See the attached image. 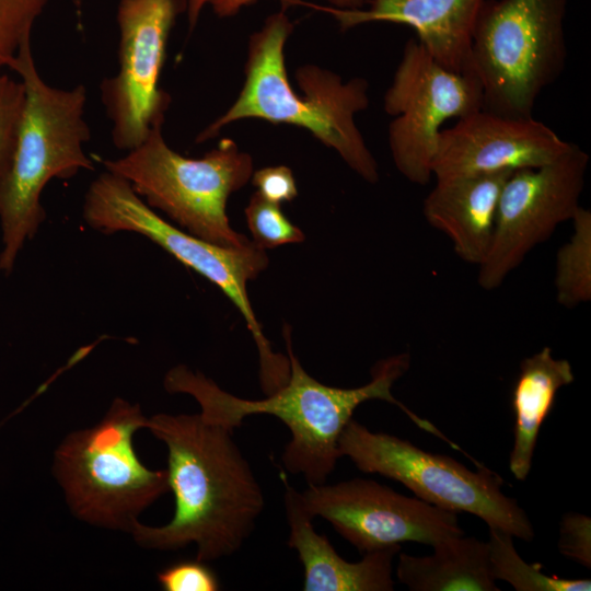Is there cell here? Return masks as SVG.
Listing matches in <instances>:
<instances>
[{
  "mask_svg": "<svg viewBox=\"0 0 591 591\" xmlns=\"http://www.w3.org/2000/svg\"><path fill=\"white\" fill-rule=\"evenodd\" d=\"M429 556L399 551L396 578L412 591H499L488 543L460 535L432 546Z\"/></svg>",
  "mask_w": 591,
  "mask_h": 591,
  "instance_id": "obj_19",
  "label": "cell"
},
{
  "mask_svg": "<svg viewBox=\"0 0 591 591\" xmlns=\"http://www.w3.org/2000/svg\"><path fill=\"white\" fill-rule=\"evenodd\" d=\"M24 101L22 81L0 74V189L12 161Z\"/></svg>",
  "mask_w": 591,
  "mask_h": 591,
  "instance_id": "obj_24",
  "label": "cell"
},
{
  "mask_svg": "<svg viewBox=\"0 0 591 591\" xmlns=\"http://www.w3.org/2000/svg\"><path fill=\"white\" fill-rule=\"evenodd\" d=\"M257 0H208L213 13L220 18L233 16L244 7H247ZM328 7L336 9H360L364 7L368 0H324Z\"/></svg>",
  "mask_w": 591,
  "mask_h": 591,
  "instance_id": "obj_28",
  "label": "cell"
},
{
  "mask_svg": "<svg viewBox=\"0 0 591 591\" xmlns=\"http://www.w3.org/2000/svg\"><path fill=\"white\" fill-rule=\"evenodd\" d=\"M165 591H217L220 581L215 570L206 561L181 560L162 569L157 575Z\"/></svg>",
  "mask_w": 591,
  "mask_h": 591,
  "instance_id": "obj_25",
  "label": "cell"
},
{
  "mask_svg": "<svg viewBox=\"0 0 591 591\" xmlns=\"http://www.w3.org/2000/svg\"><path fill=\"white\" fill-rule=\"evenodd\" d=\"M589 154L570 142L549 163L512 172L501 189L494 236L478 266V285L498 288L525 256L580 207Z\"/></svg>",
  "mask_w": 591,
  "mask_h": 591,
  "instance_id": "obj_12",
  "label": "cell"
},
{
  "mask_svg": "<svg viewBox=\"0 0 591 591\" xmlns=\"http://www.w3.org/2000/svg\"><path fill=\"white\" fill-rule=\"evenodd\" d=\"M290 374L288 381L265 398L246 399L222 390L201 372L184 364L171 368L163 380L171 393L193 396L200 415L208 422L230 431L239 428L251 415H271L290 430L281 461L288 473L301 475L308 485H320L335 470L340 457L339 437L359 405L382 399L401 408L420 429L445 440L447 437L429 420L422 419L397 401L392 386L410 366L407 352L379 360L371 369L369 383L354 389L329 386L312 378L301 366L285 325Z\"/></svg>",
  "mask_w": 591,
  "mask_h": 591,
  "instance_id": "obj_2",
  "label": "cell"
},
{
  "mask_svg": "<svg viewBox=\"0 0 591 591\" xmlns=\"http://www.w3.org/2000/svg\"><path fill=\"white\" fill-rule=\"evenodd\" d=\"M187 0H119L118 71L101 84V100L112 121V140L132 150L152 127L163 125L170 95L159 88L170 33Z\"/></svg>",
  "mask_w": 591,
  "mask_h": 591,
  "instance_id": "obj_11",
  "label": "cell"
},
{
  "mask_svg": "<svg viewBox=\"0 0 591 591\" xmlns=\"http://www.w3.org/2000/svg\"><path fill=\"white\" fill-rule=\"evenodd\" d=\"M332 15L341 31L372 22L412 27L432 58L454 72L471 71L474 27L485 0H368L367 8L345 10L303 0H282Z\"/></svg>",
  "mask_w": 591,
  "mask_h": 591,
  "instance_id": "obj_15",
  "label": "cell"
},
{
  "mask_svg": "<svg viewBox=\"0 0 591 591\" xmlns=\"http://www.w3.org/2000/svg\"><path fill=\"white\" fill-rule=\"evenodd\" d=\"M208 0H187V20L188 30L192 32L199 20L201 10L207 4Z\"/></svg>",
  "mask_w": 591,
  "mask_h": 591,
  "instance_id": "obj_29",
  "label": "cell"
},
{
  "mask_svg": "<svg viewBox=\"0 0 591 591\" xmlns=\"http://www.w3.org/2000/svg\"><path fill=\"white\" fill-rule=\"evenodd\" d=\"M513 536L505 531L489 528V561L495 580L510 583L517 591H589L588 579H565L548 576L540 567L529 565L518 554Z\"/></svg>",
  "mask_w": 591,
  "mask_h": 591,
  "instance_id": "obj_21",
  "label": "cell"
},
{
  "mask_svg": "<svg viewBox=\"0 0 591 591\" xmlns=\"http://www.w3.org/2000/svg\"><path fill=\"white\" fill-rule=\"evenodd\" d=\"M245 216L253 242L264 250L301 243L305 239L303 232L283 215L279 204L265 199L257 192L251 196Z\"/></svg>",
  "mask_w": 591,
  "mask_h": 591,
  "instance_id": "obj_22",
  "label": "cell"
},
{
  "mask_svg": "<svg viewBox=\"0 0 591 591\" xmlns=\"http://www.w3.org/2000/svg\"><path fill=\"white\" fill-rule=\"evenodd\" d=\"M252 183L265 199L281 204L293 200L298 195L292 171L285 166H268L252 174Z\"/></svg>",
  "mask_w": 591,
  "mask_h": 591,
  "instance_id": "obj_27",
  "label": "cell"
},
{
  "mask_svg": "<svg viewBox=\"0 0 591 591\" xmlns=\"http://www.w3.org/2000/svg\"><path fill=\"white\" fill-rule=\"evenodd\" d=\"M573 233L557 252L556 297L571 309L591 299V212L579 207L571 219Z\"/></svg>",
  "mask_w": 591,
  "mask_h": 591,
  "instance_id": "obj_20",
  "label": "cell"
},
{
  "mask_svg": "<svg viewBox=\"0 0 591 591\" xmlns=\"http://www.w3.org/2000/svg\"><path fill=\"white\" fill-rule=\"evenodd\" d=\"M383 107L394 116L389 146L396 169L410 183L426 185L433 176L442 125L483 108V89L472 71L444 68L412 38L404 46Z\"/></svg>",
  "mask_w": 591,
  "mask_h": 591,
  "instance_id": "obj_10",
  "label": "cell"
},
{
  "mask_svg": "<svg viewBox=\"0 0 591 591\" xmlns=\"http://www.w3.org/2000/svg\"><path fill=\"white\" fill-rule=\"evenodd\" d=\"M83 219L104 234H141L185 266L215 283L239 309L259 354L264 392L282 386L290 374L288 357L271 350L248 299L247 282L268 265L265 250L253 241L224 246L205 241L171 224L149 207L125 178L105 171L90 185L83 201Z\"/></svg>",
  "mask_w": 591,
  "mask_h": 591,
  "instance_id": "obj_5",
  "label": "cell"
},
{
  "mask_svg": "<svg viewBox=\"0 0 591 591\" xmlns=\"http://www.w3.org/2000/svg\"><path fill=\"white\" fill-rule=\"evenodd\" d=\"M49 0H0V69L9 67Z\"/></svg>",
  "mask_w": 591,
  "mask_h": 591,
  "instance_id": "obj_23",
  "label": "cell"
},
{
  "mask_svg": "<svg viewBox=\"0 0 591 591\" xmlns=\"http://www.w3.org/2000/svg\"><path fill=\"white\" fill-rule=\"evenodd\" d=\"M283 503L290 534L288 546L296 549L303 566L304 591H392L393 561L401 545H392L363 554L362 559H344L325 535L313 526V517L305 510L300 491L281 472Z\"/></svg>",
  "mask_w": 591,
  "mask_h": 591,
  "instance_id": "obj_16",
  "label": "cell"
},
{
  "mask_svg": "<svg viewBox=\"0 0 591 591\" xmlns=\"http://www.w3.org/2000/svg\"><path fill=\"white\" fill-rule=\"evenodd\" d=\"M567 359H557L549 347L524 358L512 390L513 445L509 470L515 479L528 478L540 429L551 413L557 392L573 382Z\"/></svg>",
  "mask_w": 591,
  "mask_h": 591,
  "instance_id": "obj_18",
  "label": "cell"
},
{
  "mask_svg": "<svg viewBox=\"0 0 591 591\" xmlns=\"http://www.w3.org/2000/svg\"><path fill=\"white\" fill-rule=\"evenodd\" d=\"M559 552L591 568V519L580 513H567L559 526Z\"/></svg>",
  "mask_w": 591,
  "mask_h": 591,
  "instance_id": "obj_26",
  "label": "cell"
},
{
  "mask_svg": "<svg viewBox=\"0 0 591 591\" xmlns=\"http://www.w3.org/2000/svg\"><path fill=\"white\" fill-rule=\"evenodd\" d=\"M338 449L361 472L379 474L410 489L416 497L452 512H467L488 528L532 542L526 512L502 493L503 479L487 466L471 471L456 460L424 451L396 436L373 432L355 419L344 428Z\"/></svg>",
  "mask_w": 591,
  "mask_h": 591,
  "instance_id": "obj_9",
  "label": "cell"
},
{
  "mask_svg": "<svg viewBox=\"0 0 591 591\" xmlns=\"http://www.w3.org/2000/svg\"><path fill=\"white\" fill-rule=\"evenodd\" d=\"M146 428L167 448L175 512L162 526L137 521L130 531L135 541L160 551L194 543L196 558L206 563L235 554L252 535L265 497L233 431L200 414H157Z\"/></svg>",
  "mask_w": 591,
  "mask_h": 591,
  "instance_id": "obj_1",
  "label": "cell"
},
{
  "mask_svg": "<svg viewBox=\"0 0 591 591\" xmlns=\"http://www.w3.org/2000/svg\"><path fill=\"white\" fill-rule=\"evenodd\" d=\"M9 68L24 85L25 101L9 171L0 189L2 248L0 271L10 273L25 242L45 219L42 193L53 178L68 179L93 170L83 144L91 132L84 119L86 89L46 83L36 69L31 38Z\"/></svg>",
  "mask_w": 591,
  "mask_h": 591,
  "instance_id": "obj_4",
  "label": "cell"
},
{
  "mask_svg": "<svg viewBox=\"0 0 591 591\" xmlns=\"http://www.w3.org/2000/svg\"><path fill=\"white\" fill-rule=\"evenodd\" d=\"M146 420L139 405L116 398L97 425L60 443L54 472L76 517L130 532L138 514L170 490L167 470H149L134 450Z\"/></svg>",
  "mask_w": 591,
  "mask_h": 591,
  "instance_id": "obj_6",
  "label": "cell"
},
{
  "mask_svg": "<svg viewBox=\"0 0 591 591\" xmlns=\"http://www.w3.org/2000/svg\"><path fill=\"white\" fill-rule=\"evenodd\" d=\"M511 173L437 179L425 198V219L450 239L462 260L477 266L485 260L494 236L499 196Z\"/></svg>",
  "mask_w": 591,
  "mask_h": 591,
  "instance_id": "obj_17",
  "label": "cell"
},
{
  "mask_svg": "<svg viewBox=\"0 0 591 591\" xmlns=\"http://www.w3.org/2000/svg\"><path fill=\"white\" fill-rule=\"evenodd\" d=\"M300 497L313 518L328 521L362 555L406 542L433 546L464 535L455 512L372 479L308 485Z\"/></svg>",
  "mask_w": 591,
  "mask_h": 591,
  "instance_id": "obj_13",
  "label": "cell"
},
{
  "mask_svg": "<svg viewBox=\"0 0 591 591\" xmlns=\"http://www.w3.org/2000/svg\"><path fill=\"white\" fill-rule=\"evenodd\" d=\"M293 24L283 11L270 14L248 43L244 85L232 106L196 138L204 142L230 123L258 118L308 129L333 148L347 165L369 183L379 179L378 163L355 123L369 105V83L362 78L344 81L321 67L298 68L296 80L302 95L291 86L283 48Z\"/></svg>",
  "mask_w": 591,
  "mask_h": 591,
  "instance_id": "obj_3",
  "label": "cell"
},
{
  "mask_svg": "<svg viewBox=\"0 0 591 591\" xmlns=\"http://www.w3.org/2000/svg\"><path fill=\"white\" fill-rule=\"evenodd\" d=\"M72 2L73 5L77 8V14L80 16L83 0H72Z\"/></svg>",
  "mask_w": 591,
  "mask_h": 591,
  "instance_id": "obj_30",
  "label": "cell"
},
{
  "mask_svg": "<svg viewBox=\"0 0 591 591\" xmlns=\"http://www.w3.org/2000/svg\"><path fill=\"white\" fill-rule=\"evenodd\" d=\"M569 144L533 116L480 108L441 129L432 174L442 179L537 167L558 158Z\"/></svg>",
  "mask_w": 591,
  "mask_h": 591,
  "instance_id": "obj_14",
  "label": "cell"
},
{
  "mask_svg": "<svg viewBox=\"0 0 591 591\" xmlns=\"http://www.w3.org/2000/svg\"><path fill=\"white\" fill-rule=\"evenodd\" d=\"M162 126L152 127L125 157L104 160L106 171L128 181L149 207L186 232L224 246L248 244L231 228L227 202L252 177V157L231 139H222L200 159L183 157L165 142Z\"/></svg>",
  "mask_w": 591,
  "mask_h": 591,
  "instance_id": "obj_7",
  "label": "cell"
},
{
  "mask_svg": "<svg viewBox=\"0 0 591 591\" xmlns=\"http://www.w3.org/2000/svg\"><path fill=\"white\" fill-rule=\"evenodd\" d=\"M568 0H485L473 32L471 71L483 108L529 117L540 94L561 74Z\"/></svg>",
  "mask_w": 591,
  "mask_h": 591,
  "instance_id": "obj_8",
  "label": "cell"
}]
</instances>
